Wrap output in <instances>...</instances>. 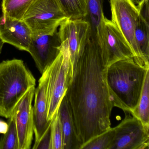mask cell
I'll use <instances>...</instances> for the list:
<instances>
[{
    "label": "cell",
    "instance_id": "6da1fadb",
    "mask_svg": "<svg viewBox=\"0 0 149 149\" xmlns=\"http://www.w3.org/2000/svg\"><path fill=\"white\" fill-rule=\"evenodd\" d=\"M107 68L89 36L73 67L65 95L81 146L111 128L114 105L107 85Z\"/></svg>",
    "mask_w": 149,
    "mask_h": 149
},
{
    "label": "cell",
    "instance_id": "7a4b0ae2",
    "mask_svg": "<svg viewBox=\"0 0 149 149\" xmlns=\"http://www.w3.org/2000/svg\"><path fill=\"white\" fill-rule=\"evenodd\" d=\"M149 68L137 63L133 58L124 59L107 68L106 80L114 107L130 113L140 98Z\"/></svg>",
    "mask_w": 149,
    "mask_h": 149
},
{
    "label": "cell",
    "instance_id": "3957f363",
    "mask_svg": "<svg viewBox=\"0 0 149 149\" xmlns=\"http://www.w3.org/2000/svg\"><path fill=\"white\" fill-rule=\"evenodd\" d=\"M36 80L23 61L13 59L0 63V116L11 117L15 106Z\"/></svg>",
    "mask_w": 149,
    "mask_h": 149
},
{
    "label": "cell",
    "instance_id": "277c9868",
    "mask_svg": "<svg viewBox=\"0 0 149 149\" xmlns=\"http://www.w3.org/2000/svg\"><path fill=\"white\" fill-rule=\"evenodd\" d=\"M73 76V67L68 43L61 42V52L50 65L47 87V120L51 121L57 111Z\"/></svg>",
    "mask_w": 149,
    "mask_h": 149
},
{
    "label": "cell",
    "instance_id": "5b68a950",
    "mask_svg": "<svg viewBox=\"0 0 149 149\" xmlns=\"http://www.w3.org/2000/svg\"><path fill=\"white\" fill-rule=\"evenodd\" d=\"M68 19L58 0H34L23 17L33 34H46L57 30Z\"/></svg>",
    "mask_w": 149,
    "mask_h": 149
},
{
    "label": "cell",
    "instance_id": "8992f818",
    "mask_svg": "<svg viewBox=\"0 0 149 149\" xmlns=\"http://www.w3.org/2000/svg\"><path fill=\"white\" fill-rule=\"evenodd\" d=\"M111 21L118 28L133 54V59L145 67L142 61L135 38L136 23L139 11L132 0H110Z\"/></svg>",
    "mask_w": 149,
    "mask_h": 149
},
{
    "label": "cell",
    "instance_id": "52a82bcc",
    "mask_svg": "<svg viewBox=\"0 0 149 149\" xmlns=\"http://www.w3.org/2000/svg\"><path fill=\"white\" fill-rule=\"evenodd\" d=\"M114 128L115 137L110 149H149V126L135 117L125 115Z\"/></svg>",
    "mask_w": 149,
    "mask_h": 149
},
{
    "label": "cell",
    "instance_id": "ba28073f",
    "mask_svg": "<svg viewBox=\"0 0 149 149\" xmlns=\"http://www.w3.org/2000/svg\"><path fill=\"white\" fill-rule=\"evenodd\" d=\"M61 41L57 30L46 34H33L28 52L42 74L52 64L61 52Z\"/></svg>",
    "mask_w": 149,
    "mask_h": 149
},
{
    "label": "cell",
    "instance_id": "9c48e42d",
    "mask_svg": "<svg viewBox=\"0 0 149 149\" xmlns=\"http://www.w3.org/2000/svg\"><path fill=\"white\" fill-rule=\"evenodd\" d=\"M35 91V87L30 88L17 104L12 114L16 125L19 149L31 148L34 133L32 102Z\"/></svg>",
    "mask_w": 149,
    "mask_h": 149
},
{
    "label": "cell",
    "instance_id": "30bf717a",
    "mask_svg": "<svg viewBox=\"0 0 149 149\" xmlns=\"http://www.w3.org/2000/svg\"><path fill=\"white\" fill-rule=\"evenodd\" d=\"M58 32L61 42L65 40L68 43L73 68L89 37V23L83 19H66L60 25Z\"/></svg>",
    "mask_w": 149,
    "mask_h": 149
},
{
    "label": "cell",
    "instance_id": "8fae6325",
    "mask_svg": "<svg viewBox=\"0 0 149 149\" xmlns=\"http://www.w3.org/2000/svg\"><path fill=\"white\" fill-rule=\"evenodd\" d=\"M32 35L31 29L24 21L3 15L0 16V38L5 43L28 52Z\"/></svg>",
    "mask_w": 149,
    "mask_h": 149
},
{
    "label": "cell",
    "instance_id": "7c38bea8",
    "mask_svg": "<svg viewBox=\"0 0 149 149\" xmlns=\"http://www.w3.org/2000/svg\"><path fill=\"white\" fill-rule=\"evenodd\" d=\"M50 66L42 74V75L39 80L38 87L35 91V98L33 107L34 132L35 135L34 146L36 145L40 141L50 126L52 121L47 120V87Z\"/></svg>",
    "mask_w": 149,
    "mask_h": 149
},
{
    "label": "cell",
    "instance_id": "4fadbf2b",
    "mask_svg": "<svg viewBox=\"0 0 149 149\" xmlns=\"http://www.w3.org/2000/svg\"><path fill=\"white\" fill-rule=\"evenodd\" d=\"M102 1L87 0V15L84 19L89 25L90 37L99 48L105 62L107 35Z\"/></svg>",
    "mask_w": 149,
    "mask_h": 149
},
{
    "label": "cell",
    "instance_id": "5bb4252c",
    "mask_svg": "<svg viewBox=\"0 0 149 149\" xmlns=\"http://www.w3.org/2000/svg\"><path fill=\"white\" fill-rule=\"evenodd\" d=\"M107 40L105 62L107 67L124 59L133 58V54L127 41L117 26L105 19Z\"/></svg>",
    "mask_w": 149,
    "mask_h": 149
},
{
    "label": "cell",
    "instance_id": "9a60e30c",
    "mask_svg": "<svg viewBox=\"0 0 149 149\" xmlns=\"http://www.w3.org/2000/svg\"><path fill=\"white\" fill-rule=\"evenodd\" d=\"M63 132V149H80L71 112L65 95L58 109Z\"/></svg>",
    "mask_w": 149,
    "mask_h": 149
},
{
    "label": "cell",
    "instance_id": "2e32d148",
    "mask_svg": "<svg viewBox=\"0 0 149 149\" xmlns=\"http://www.w3.org/2000/svg\"><path fill=\"white\" fill-rule=\"evenodd\" d=\"M135 38L142 61L149 68V22L140 13L135 27Z\"/></svg>",
    "mask_w": 149,
    "mask_h": 149
},
{
    "label": "cell",
    "instance_id": "e0dca14e",
    "mask_svg": "<svg viewBox=\"0 0 149 149\" xmlns=\"http://www.w3.org/2000/svg\"><path fill=\"white\" fill-rule=\"evenodd\" d=\"M130 114L149 126V70L146 73L140 98L135 109Z\"/></svg>",
    "mask_w": 149,
    "mask_h": 149
},
{
    "label": "cell",
    "instance_id": "ac0fdd59",
    "mask_svg": "<svg viewBox=\"0 0 149 149\" xmlns=\"http://www.w3.org/2000/svg\"><path fill=\"white\" fill-rule=\"evenodd\" d=\"M34 0H2L3 15L23 20V17Z\"/></svg>",
    "mask_w": 149,
    "mask_h": 149
},
{
    "label": "cell",
    "instance_id": "d6986e66",
    "mask_svg": "<svg viewBox=\"0 0 149 149\" xmlns=\"http://www.w3.org/2000/svg\"><path fill=\"white\" fill-rule=\"evenodd\" d=\"M68 19H85L87 16V0H58Z\"/></svg>",
    "mask_w": 149,
    "mask_h": 149
},
{
    "label": "cell",
    "instance_id": "ffe728a7",
    "mask_svg": "<svg viewBox=\"0 0 149 149\" xmlns=\"http://www.w3.org/2000/svg\"><path fill=\"white\" fill-rule=\"evenodd\" d=\"M114 137V128H110L83 144L80 149H110Z\"/></svg>",
    "mask_w": 149,
    "mask_h": 149
},
{
    "label": "cell",
    "instance_id": "44dd1931",
    "mask_svg": "<svg viewBox=\"0 0 149 149\" xmlns=\"http://www.w3.org/2000/svg\"><path fill=\"white\" fill-rule=\"evenodd\" d=\"M8 127L0 140V149H19V140L14 118H9Z\"/></svg>",
    "mask_w": 149,
    "mask_h": 149
},
{
    "label": "cell",
    "instance_id": "7402d4cb",
    "mask_svg": "<svg viewBox=\"0 0 149 149\" xmlns=\"http://www.w3.org/2000/svg\"><path fill=\"white\" fill-rule=\"evenodd\" d=\"M50 132V149H63V138L62 130L58 110L56 111L51 121Z\"/></svg>",
    "mask_w": 149,
    "mask_h": 149
},
{
    "label": "cell",
    "instance_id": "603a6c76",
    "mask_svg": "<svg viewBox=\"0 0 149 149\" xmlns=\"http://www.w3.org/2000/svg\"><path fill=\"white\" fill-rule=\"evenodd\" d=\"M50 144H51V132H50V125L39 142L35 146H33V149H50Z\"/></svg>",
    "mask_w": 149,
    "mask_h": 149
},
{
    "label": "cell",
    "instance_id": "cb8c5ba5",
    "mask_svg": "<svg viewBox=\"0 0 149 149\" xmlns=\"http://www.w3.org/2000/svg\"><path fill=\"white\" fill-rule=\"evenodd\" d=\"M8 124L5 122L0 120V133L5 134L7 130Z\"/></svg>",
    "mask_w": 149,
    "mask_h": 149
},
{
    "label": "cell",
    "instance_id": "d4e9b609",
    "mask_svg": "<svg viewBox=\"0 0 149 149\" xmlns=\"http://www.w3.org/2000/svg\"><path fill=\"white\" fill-rule=\"evenodd\" d=\"M135 4H137V7L139 8L141 7L146 0H132Z\"/></svg>",
    "mask_w": 149,
    "mask_h": 149
},
{
    "label": "cell",
    "instance_id": "484cf974",
    "mask_svg": "<svg viewBox=\"0 0 149 149\" xmlns=\"http://www.w3.org/2000/svg\"><path fill=\"white\" fill-rule=\"evenodd\" d=\"M5 42L2 41L1 38H0V54H1V51H2V48L4 46Z\"/></svg>",
    "mask_w": 149,
    "mask_h": 149
}]
</instances>
